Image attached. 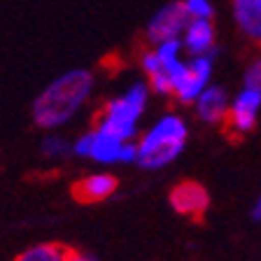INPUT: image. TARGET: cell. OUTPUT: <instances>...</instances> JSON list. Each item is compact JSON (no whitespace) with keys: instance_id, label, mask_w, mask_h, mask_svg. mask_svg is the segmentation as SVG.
I'll return each mask as SVG.
<instances>
[{"instance_id":"cell-1","label":"cell","mask_w":261,"mask_h":261,"mask_svg":"<svg viewBox=\"0 0 261 261\" xmlns=\"http://www.w3.org/2000/svg\"><path fill=\"white\" fill-rule=\"evenodd\" d=\"M93 87L96 77L87 68H72L54 77L33 100V124L42 130H59L68 126L89 103Z\"/></svg>"},{"instance_id":"cell-2","label":"cell","mask_w":261,"mask_h":261,"mask_svg":"<svg viewBox=\"0 0 261 261\" xmlns=\"http://www.w3.org/2000/svg\"><path fill=\"white\" fill-rule=\"evenodd\" d=\"M189 140V126L177 112L161 114L136 138V163L142 170H163L175 163Z\"/></svg>"},{"instance_id":"cell-3","label":"cell","mask_w":261,"mask_h":261,"mask_svg":"<svg viewBox=\"0 0 261 261\" xmlns=\"http://www.w3.org/2000/svg\"><path fill=\"white\" fill-rule=\"evenodd\" d=\"M149 87L145 82H133L126 91L110 98L103 105L93 126L108 130L121 140H136L140 133V119L149 105Z\"/></svg>"},{"instance_id":"cell-4","label":"cell","mask_w":261,"mask_h":261,"mask_svg":"<svg viewBox=\"0 0 261 261\" xmlns=\"http://www.w3.org/2000/svg\"><path fill=\"white\" fill-rule=\"evenodd\" d=\"M70 154L100 166L136 163V140H121L108 130L91 126L70 142Z\"/></svg>"},{"instance_id":"cell-5","label":"cell","mask_w":261,"mask_h":261,"mask_svg":"<svg viewBox=\"0 0 261 261\" xmlns=\"http://www.w3.org/2000/svg\"><path fill=\"white\" fill-rule=\"evenodd\" d=\"M185 63V49L179 40H163L145 49L140 56L142 75L147 77V87L156 96H170L173 77Z\"/></svg>"},{"instance_id":"cell-6","label":"cell","mask_w":261,"mask_h":261,"mask_svg":"<svg viewBox=\"0 0 261 261\" xmlns=\"http://www.w3.org/2000/svg\"><path fill=\"white\" fill-rule=\"evenodd\" d=\"M215 75V59L212 56H189L173 77L170 96L182 105H191L198 98V93L212 84Z\"/></svg>"},{"instance_id":"cell-7","label":"cell","mask_w":261,"mask_h":261,"mask_svg":"<svg viewBox=\"0 0 261 261\" xmlns=\"http://www.w3.org/2000/svg\"><path fill=\"white\" fill-rule=\"evenodd\" d=\"M261 121V93L256 89L243 87L238 93L231 96L226 112V126L233 136H247Z\"/></svg>"},{"instance_id":"cell-8","label":"cell","mask_w":261,"mask_h":261,"mask_svg":"<svg viewBox=\"0 0 261 261\" xmlns=\"http://www.w3.org/2000/svg\"><path fill=\"white\" fill-rule=\"evenodd\" d=\"M189 23V14L185 12L179 0H170L166 5H161L152 14V19L147 21L145 35L149 44L163 42V40H179L185 26Z\"/></svg>"},{"instance_id":"cell-9","label":"cell","mask_w":261,"mask_h":261,"mask_svg":"<svg viewBox=\"0 0 261 261\" xmlns=\"http://www.w3.org/2000/svg\"><path fill=\"white\" fill-rule=\"evenodd\" d=\"M170 207H173L177 215L189 219H198L203 217L210 207V194L201 182H194V179H185L179 182L177 187H173L168 196Z\"/></svg>"},{"instance_id":"cell-10","label":"cell","mask_w":261,"mask_h":261,"mask_svg":"<svg viewBox=\"0 0 261 261\" xmlns=\"http://www.w3.org/2000/svg\"><path fill=\"white\" fill-rule=\"evenodd\" d=\"M179 42L187 56H217V28L212 19H189Z\"/></svg>"},{"instance_id":"cell-11","label":"cell","mask_w":261,"mask_h":261,"mask_svg":"<svg viewBox=\"0 0 261 261\" xmlns=\"http://www.w3.org/2000/svg\"><path fill=\"white\" fill-rule=\"evenodd\" d=\"M228 91L219 84H207L198 98H196L191 108H194V114L196 119L203 121L207 126H224L226 121V112H228Z\"/></svg>"},{"instance_id":"cell-12","label":"cell","mask_w":261,"mask_h":261,"mask_svg":"<svg viewBox=\"0 0 261 261\" xmlns=\"http://www.w3.org/2000/svg\"><path fill=\"white\" fill-rule=\"evenodd\" d=\"M117 187H119V182L112 173L96 170V173H89L82 179H77L72 194L82 203H103L117 194Z\"/></svg>"},{"instance_id":"cell-13","label":"cell","mask_w":261,"mask_h":261,"mask_svg":"<svg viewBox=\"0 0 261 261\" xmlns=\"http://www.w3.org/2000/svg\"><path fill=\"white\" fill-rule=\"evenodd\" d=\"M231 3V16L238 31L247 40L259 42L261 40V0H228Z\"/></svg>"},{"instance_id":"cell-14","label":"cell","mask_w":261,"mask_h":261,"mask_svg":"<svg viewBox=\"0 0 261 261\" xmlns=\"http://www.w3.org/2000/svg\"><path fill=\"white\" fill-rule=\"evenodd\" d=\"M68 250L59 243H35L14 256V261H65Z\"/></svg>"},{"instance_id":"cell-15","label":"cell","mask_w":261,"mask_h":261,"mask_svg":"<svg viewBox=\"0 0 261 261\" xmlns=\"http://www.w3.org/2000/svg\"><path fill=\"white\" fill-rule=\"evenodd\" d=\"M40 154L49 161H61L70 156V140L56 130H49L47 136L40 140Z\"/></svg>"},{"instance_id":"cell-16","label":"cell","mask_w":261,"mask_h":261,"mask_svg":"<svg viewBox=\"0 0 261 261\" xmlns=\"http://www.w3.org/2000/svg\"><path fill=\"white\" fill-rule=\"evenodd\" d=\"M189 19H212L215 16V0H179Z\"/></svg>"},{"instance_id":"cell-17","label":"cell","mask_w":261,"mask_h":261,"mask_svg":"<svg viewBox=\"0 0 261 261\" xmlns=\"http://www.w3.org/2000/svg\"><path fill=\"white\" fill-rule=\"evenodd\" d=\"M243 87H250L256 89L261 93V56H256L247 68H245V75H243Z\"/></svg>"},{"instance_id":"cell-18","label":"cell","mask_w":261,"mask_h":261,"mask_svg":"<svg viewBox=\"0 0 261 261\" xmlns=\"http://www.w3.org/2000/svg\"><path fill=\"white\" fill-rule=\"evenodd\" d=\"M65 261H98V259L93 254H89V252H72V250H68Z\"/></svg>"},{"instance_id":"cell-19","label":"cell","mask_w":261,"mask_h":261,"mask_svg":"<svg viewBox=\"0 0 261 261\" xmlns=\"http://www.w3.org/2000/svg\"><path fill=\"white\" fill-rule=\"evenodd\" d=\"M250 217H252V222H261V194L254 198V203H252V207H250Z\"/></svg>"},{"instance_id":"cell-20","label":"cell","mask_w":261,"mask_h":261,"mask_svg":"<svg viewBox=\"0 0 261 261\" xmlns=\"http://www.w3.org/2000/svg\"><path fill=\"white\" fill-rule=\"evenodd\" d=\"M259 47H261V40H259Z\"/></svg>"}]
</instances>
